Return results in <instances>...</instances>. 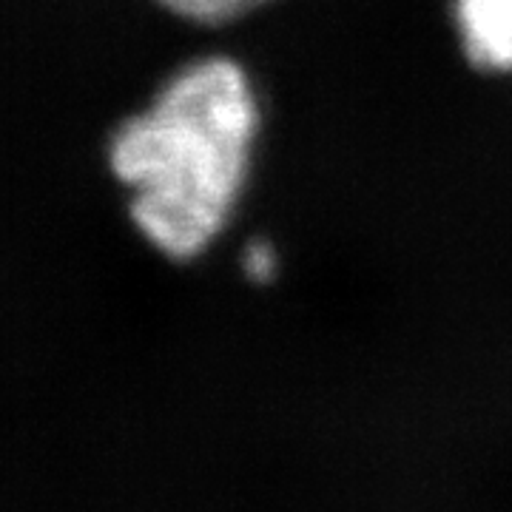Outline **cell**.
Wrapping results in <instances>:
<instances>
[{
    "mask_svg": "<svg viewBox=\"0 0 512 512\" xmlns=\"http://www.w3.org/2000/svg\"><path fill=\"white\" fill-rule=\"evenodd\" d=\"M256 120L242 69L208 57L117 128L111 171L134 188L131 220L165 256L191 259L220 234L245 183Z\"/></svg>",
    "mask_w": 512,
    "mask_h": 512,
    "instance_id": "1",
    "label": "cell"
},
{
    "mask_svg": "<svg viewBox=\"0 0 512 512\" xmlns=\"http://www.w3.org/2000/svg\"><path fill=\"white\" fill-rule=\"evenodd\" d=\"M456 23L473 66L512 72V0H456Z\"/></svg>",
    "mask_w": 512,
    "mask_h": 512,
    "instance_id": "2",
    "label": "cell"
},
{
    "mask_svg": "<svg viewBox=\"0 0 512 512\" xmlns=\"http://www.w3.org/2000/svg\"><path fill=\"white\" fill-rule=\"evenodd\" d=\"M165 9L197 23H225L248 12L245 0H160Z\"/></svg>",
    "mask_w": 512,
    "mask_h": 512,
    "instance_id": "3",
    "label": "cell"
},
{
    "mask_svg": "<svg viewBox=\"0 0 512 512\" xmlns=\"http://www.w3.org/2000/svg\"><path fill=\"white\" fill-rule=\"evenodd\" d=\"M245 271L256 282H268L271 279V274H274V254H271V248L265 242H256V245L248 248V254H245Z\"/></svg>",
    "mask_w": 512,
    "mask_h": 512,
    "instance_id": "4",
    "label": "cell"
},
{
    "mask_svg": "<svg viewBox=\"0 0 512 512\" xmlns=\"http://www.w3.org/2000/svg\"><path fill=\"white\" fill-rule=\"evenodd\" d=\"M256 3H265V0H245V6L251 9V6H256Z\"/></svg>",
    "mask_w": 512,
    "mask_h": 512,
    "instance_id": "5",
    "label": "cell"
}]
</instances>
